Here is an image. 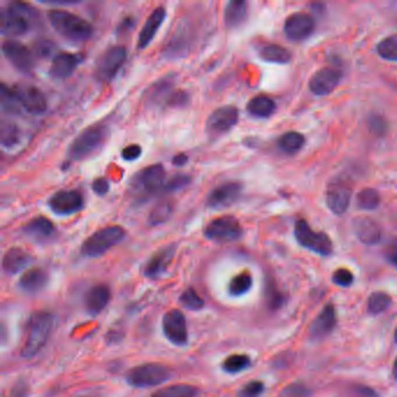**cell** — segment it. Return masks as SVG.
<instances>
[{
	"instance_id": "obj_7",
	"label": "cell",
	"mask_w": 397,
	"mask_h": 397,
	"mask_svg": "<svg viewBox=\"0 0 397 397\" xmlns=\"http://www.w3.org/2000/svg\"><path fill=\"white\" fill-rule=\"evenodd\" d=\"M127 58V51L122 46H115L106 49L97 58L93 75L100 83H109L122 69Z\"/></svg>"
},
{
	"instance_id": "obj_4",
	"label": "cell",
	"mask_w": 397,
	"mask_h": 397,
	"mask_svg": "<svg viewBox=\"0 0 397 397\" xmlns=\"http://www.w3.org/2000/svg\"><path fill=\"white\" fill-rule=\"evenodd\" d=\"M166 170L162 164H152L139 171L129 183L133 198L138 203L147 202L159 192L164 191Z\"/></svg>"
},
{
	"instance_id": "obj_11",
	"label": "cell",
	"mask_w": 397,
	"mask_h": 397,
	"mask_svg": "<svg viewBox=\"0 0 397 397\" xmlns=\"http://www.w3.org/2000/svg\"><path fill=\"white\" fill-rule=\"evenodd\" d=\"M1 51L7 61L23 74H31L36 65V55L27 46L16 40H5Z\"/></svg>"
},
{
	"instance_id": "obj_34",
	"label": "cell",
	"mask_w": 397,
	"mask_h": 397,
	"mask_svg": "<svg viewBox=\"0 0 397 397\" xmlns=\"http://www.w3.org/2000/svg\"><path fill=\"white\" fill-rule=\"evenodd\" d=\"M197 388L190 384H173L169 387L161 388L152 397H197Z\"/></svg>"
},
{
	"instance_id": "obj_6",
	"label": "cell",
	"mask_w": 397,
	"mask_h": 397,
	"mask_svg": "<svg viewBox=\"0 0 397 397\" xmlns=\"http://www.w3.org/2000/svg\"><path fill=\"white\" fill-rule=\"evenodd\" d=\"M125 235L126 231L122 226H107L91 234L87 240L84 241L80 252L87 258H98L104 255L115 245L122 243Z\"/></svg>"
},
{
	"instance_id": "obj_8",
	"label": "cell",
	"mask_w": 397,
	"mask_h": 397,
	"mask_svg": "<svg viewBox=\"0 0 397 397\" xmlns=\"http://www.w3.org/2000/svg\"><path fill=\"white\" fill-rule=\"evenodd\" d=\"M295 237L300 245L320 255L332 253V241L324 232H316L309 226L305 219H300L295 224Z\"/></svg>"
},
{
	"instance_id": "obj_52",
	"label": "cell",
	"mask_w": 397,
	"mask_h": 397,
	"mask_svg": "<svg viewBox=\"0 0 397 397\" xmlns=\"http://www.w3.org/2000/svg\"><path fill=\"white\" fill-rule=\"evenodd\" d=\"M389 259H391V263L397 268V246L395 247L394 250H391V254H389Z\"/></svg>"
},
{
	"instance_id": "obj_49",
	"label": "cell",
	"mask_w": 397,
	"mask_h": 397,
	"mask_svg": "<svg viewBox=\"0 0 397 397\" xmlns=\"http://www.w3.org/2000/svg\"><path fill=\"white\" fill-rule=\"evenodd\" d=\"M91 188H92L93 192L97 194V195L104 196L109 192L110 183L109 181L104 179V177H98V179L93 181Z\"/></svg>"
},
{
	"instance_id": "obj_41",
	"label": "cell",
	"mask_w": 397,
	"mask_h": 397,
	"mask_svg": "<svg viewBox=\"0 0 397 397\" xmlns=\"http://www.w3.org/2000/svg\"><path fill=\"white\" fill-rule=\"evenodd\" d=\"M389 305H391V297L384 292H373L367 302L369 312L374 314H381Z\"/></svg>"
},
{
	"instance_id": "obj_54",
	"label": "cell",
	"mask_w": 397,
	"mask_h": 397,
	"mask_svg": "<svg viewBox=\"0 0 397 397\" xmlns=\"http://www.w3.org/2000/svg\"><path fill=\"white\" fill-rule=\"evenodd\" d=\"M394 338H395V342H396L397 343V327H396V330H395Z\"/></svg>"
},
{
	"instance_id": "obj_37",
	"label": "cell",
	"mask_w": 397,
	"mask_h": 397,
	"mask_svg": "<svg viewBox=\"0 0 397 397\" xmlns=\"http://www.w3.org/2000/svg\"><path fill=\"white\" fill-rule=\"evenodd\" d=\"M356 202H358L359 208L362 210H366V211L374 210L380 204V195L376 190L367 188V189L359 192L356 196Z\"/></svg>"
},
{
	"instance_id": "obj_51",
	"label": "cell",
	"mask_w": 397,
	"mask_h": 397,
	"mask_svg": "<svg viewBox=\"0 0 397 397\" xmlns=\"http://www.w3.org/2000/svg\"><path fill=\"white\" fill-rule=\"evenodd\" d=\"M42 3L51 4V5H55V6H58V5L71 6V5H76V4H78V1H58V0H55V1H42Z\"/></svg>"
},
{
	"instance_id": "obj_24",
	"label": "cell",
	"mask_w": 397,
	"mask_h": 397,
	"mask_svg": "<svg viewBox=\"0 0 397 397\" xmlns=\"http://www.w3.org/2000/svg\"><path fill=\"white\" fill-rule=\"evenodd\" d=\"M174 254H175V248L173 246L166 247L160 252H157L144 268V275L151 279L162 275L171 263Z\"/></svg>"
},
{
	"instance_id": "obj_18",
	"label": "cell",
	"mask_w": 397,
	"mask_h": 397,
	"mask_svg": "<svg viewBox=\"0 0 397 397\" xmlns=\"http://www.w3.org/2000/svg\"><path fill=\"white\" fill-rule=\"evenodd\" d=\"M342 73L332 67L323 68L311 77L309 88L317 96H327L339 84Z\"/></svg>"
},
{
	"instance_id": "obj_47",
	"label": "cell",
	"mask_w": 397,
	"mask_h": 397,
	"mask_svg": "<svg viewBox=\"0 0 397 397\" xmlns=\"http://www.w3.org/2000/svg\"><path fill=\"white\" fill-rule=\"evenodd\" d=\"M332 281L340 287H349L353 283V274L349 269H338L332 276Z\"/></svg>"
},
{
	"instance_id": "obj_10",
	"label": "cell",
	"mask_w": 397,
	"mask_h": 397,
	"mask_svg": "<svg viewBox=\"0 0 397 397\" xmlns=\"http://www.w3.org/2000/svg\"><path fill=\"white\" fill-rule=\"evenodd\" d=\"M204 235L208 240L230 243L238 240L243 235V228L237 218L233 216H223L216 218L206 225Z\"/></svg>"
},
{
	"instance_id": "obj_38",
	"label": "cell",
	"mask_w": 397,
	"mask_h": 397,
	"mask_svg": "<svg viewBox=\"0 0 397 397\" xmlns=\"http://www.w3.org/2000/svg\"><path fill=\"white\" fill-rule=\"evenodd\" d=\"M173 204L168 202V201L157 204V206L152 210L151 213H149V217H148L149 224L153 225V226H155V225L164 224V223H166V221L169 219L171 213H173Z\"/></svg>"
},
{
	"instance_id": "obj_31",
	"label": "cell",
	"mask_w": 397,
	"mask_h": 397,
	"mask_svg": "<svg viewBox=\"0 0 397 397\" xmlns=\"http://www.w3.org/2000/svg\"><path fill=\"white\" fill-rule=\"evenodd\" d=\"M260 58L272 63H288L292 60V53L279 45H263L259 49Z\"/></svg>"
},
{
	"instance_id": "obj_19",
	"label": "cell",
	"mask_w": 397,
	"mask_h": 397,
	"mask_svg": "<svg viewBox=\"0 0 397 397\" xmlns=\"http://www.w3.org/2000/svg\"><path fill=\"white\" fill-rule=\"evenodd\" d=\"M82 61H83L82 54L65 53V51L58 53L51 61L49 75L54 80H65L73 75Z\"/></svg>"
},
{
	"instance_id": "obj_43",
	"label": "cell",
	"mask_w": 397,
	"mask_h": 397,
	"mask_svg": "<svg viewBox=\"0 0 397 397\" xmlns=\"http://www.w3.org/2000/svg\"><path fill=\"white\" fill-rule=\"evenodd\" d=\"M191 181V177L186 174H176L174 176L170 177L168 181H166L164 184V191L162 192H175L179 190L186 188Z\"/></svg>"
},
{
	"instance_id": "obj_3",
	"label": "cell",
	"mask_w": 397,
	"mask_h": 397,
	"mask_svg": "<svg viewBox=\"0 0 397 397\" xmlns=\"http://www.w3.org/2000/svg\"><path fill=\"white\" fill-rule=\"evenodd\" d=\"M48 20L53 28L69 41H88L92 36L91 23L74 13L53 9L48 12Z\"/></svg>"
},
{
	"instance_id": "obj_5",
	"label": "cell",
	"mask_w": 397,
	"mask_h": 397,
	"mask_svg": "<svg viewBox=\"0 0 397 397\" xmlns=\"http://www.w3.org/2000/svg\"><path fill=\"white\" fill-rule=\"evenodd\" d=\"M36 21V9L26 3H12L0 14V31L5 36H21Z\"/></svg>"
},
{
	"instance_id": "obj_53",
	"label": "cell",
	"mask_w": 397,
	"mask_h": 397,
	"mask_svg": "<svg viewBox=\"0 0 397 397\" xmlns=\"http://www.w3.org/2000/svg\"><path fill=\"white\" fill-rule=\"evenodd\" d=\"M393 373H394L395 379H397V358L396 360H395L394 369H393Z\"/></svg>"
},
{
	"instance_id": "obj_40",
	"label": "cell",
	"mask_w": 397,
	"mask_h": 397,
	"mask_svg": "<svg viewBox=\"0 0 397 397\" xmlns=\"http://www.w3.org/2000/svg\"><path fill=\"white\" fill-rule=\"evenodd\" d=\"M378 53L388 61H397V36H388L378 45Z\"/></svg>"
},
{
	"instance_id": "obj_20",
	"label": "cell",
	"mask_w": 397,
	"mask_h": 397,
	"mask_svg": "<svg viewBox=\"0 0 397 397\" xmlns=\"http://www.w3.org/2000/svg\"><path fill=\"white\" fill-rule=\"evenodd\" d=\"M352 196V190L344 183H333L329 186L327 203L331 211L336 215H343L347 210Z\"/></svg>"
},
{
	"instance_id": "obj_14",
	"label": "cell",
	"mask_w": 397,
	"mask_h": 397,
	"mask_svg": "<svg viewBox=\"0 0 397 397\" xmlns=\"http://www.w3.org/2000/svg\"><path fill=\"white\" fill-rule=\"evenodd\" d=\"M241 192H243L241 183H223L208 194L206 205L208 208H215V210L228 208L240 198Z\"/></svg>"
},
{
	"instance_id": "obj_39",
	"label": "cell",
	"mask_w": 397,
	"mask_h": 397,
	"mask_svg": "<svg viewBox=\"0 0 397 397\" xmlns=\"http://www.w3.org/2000/svg\"><path fill=\"white\" fill-rule=\"evenodd\" d=\"M250 356H245V354H233L225 360L223 369L225 371L233 374V373L245 371L247 367H250Z\"/></svg>"
},
{
	"instance_id": "obj_15",
	"label": "cell",
	"mask_w": 397,
	"mask_h": 397,
	"mask_svg": "<svg viewBox=\"0 0 397 397\" xmlns=\"http://www.w3.org/2000/svg\"><path fill=\"white\" fill-rule=\"evenodd\" d=\"M16 91L18 100H19L21 109L29 115H43L47 111L48 104L46 100L45 95L32 85H20L13 88Z\"/></svg>"
},
{
	"instance_id": "obj_35",
	"label": "cell",
	"mask_w": 397,
	"mask_h": 397,
	"mask_svg": "<svg viewBox=\"0 0 397 397\" xmlns=\"http://www.w3.org/2000/svg\"><path fill=\"white\" fill-rule=\"evenodd\" d=\"M305 139L298 132H288L282 135L279 140V146L282 151L287 154H295L301 151L305 146Z\"/></svg>"
},
{
	"instance_id": "obj_42",
	"label": "cell",
	"mask_w": 397,
	"mask_h": 397,
	"mask_svg": "<svg viewBox=\"0 0 397 397\" xmlns=\"http://www.w3.org/2000/svg\"><path fill=\"white\" fill-rule=\"evenodd\" d=\"M181 302L189 310H199L204 307L203 298L199 296L195 289L192 288L186 289V292H183L181 296Z\"/></svg>"
},
{
	"instance_id": "obj_28",
	"label": "cell",
	"mask_w": 397,
	"mask_h": 397,
	"mask_svg": "<svg viewBox=\"0 0 397 397\" xmlns=\"http://www.w3.org/2000/svg\"><path fill=\"white\" fill-rule=\"evenodd\" d=\"M356 235L359 239L367 245H374L381 239V231L378 224L369 218H358L354 221Z\"/></svg>"
},
{
	"instance_id": "obj_9",
	"label": "cell",
	"mask_w": 397,
	"mask_h": 397,
	"mask_svg": "<svg viewBox=\"0 0 397 397\" xmlns=\"http://www.w3.org/2000/svg\"><path fill=\"white\" fill-rule=\"evenodd\" d=\"M170 376L169 369L161 364H144L128 371V383L137 388L157 387Z\"/></svg>"
},
{
	"instance_id": "obj_30",
	"label": "cell",
	"mask_w": 397,
	"mask_h": 397,
	"mask_svg": "<svg viewBox=\"0 0 397 397\" xmlns=\"http://www.w3.org/2000/svg\"><path fill=\"white\" fill-rule=\"evenodd\" d=\"M275 110V102L266 95L255 96L247 104V111L256 118H268Z\"/></svg>"
},
{
	"instance_id": "obj_50",
	"label": "cell",
	"mask_w": 397,
	"mask_h": 397,
	"mask_svg": "<svg viewBox=\"0 0 397 397\" xmlns=\"http://www.w3.org/2000/svg\"><path fill=\"white\" fill-rule=\"evenodd\" d=\"M188 162V157L186 154H177L173 159V164L175 166H183Z\"/></svg>"
},
{
	"instance_id": "obj_44",
	"label": "cell",
	"mask_w": 397,
	"mask_h": 397,
	"mask_svg": "<svg viewBox=\"0 0 397 397\" xmlns=\"http://www.w3.org/2000/svg\"><path fill=\"white\" fill-rule=\"evenodd\" d=\"M33 53L36 56L40 58H48L51 56L54 58L55 55V45L51 40H46V38H42V40H38L36 42L34 45V48H33Z\"/></svg>"
},
{
	"instance_id": "obj_48",
	"label": "cell",
	"mask_w": 397,
	"mask_h": 397,
	"mask_svg": "<svg viewBox=\"0 0 397 397\" xmlns=\"http://www.w3.org/2000/svg\"><path fill=\"white\" fill-rule=\"evenodd\" d=\"M142 153L140 146L137 144L126 146L122 151V157L125 161H135Z\"/></svg>"
},
{
	"instance_id": "obj_2",
	"label": "cell",
	"mask_w": 397,
	"mask_h": 397,
	"mask_svg": "<svg viewBox=\"0 0 397 397\" xmlns=\"http://www.w3.org/2000/svg\"><path fill=\"white\" fill-rule=\"evenodd\" d=\"M109 135V127L102 122H97L95 125L85 128L77 135L68 148V160H85L96 154L105 144Z\"/></svg>"
},
{
	"instance_id": "obj_27",
	"label": "cell",
	"mask_w": 397,
	"mask_h": 397,
	"mask_svg": "<svg viewBox=\"0 0 397 397\" xmlns=\"http://www.w3.org/2000/svg\"><path fill=\"white\" fill-rule=\"evenodd\" d=\"M31 261V256L26 250L14 247L7 250L3 258L4 272L11 275L21 272Z\"/></svg>"
},
{
	"instance_id": "obj_22",
	"label": "cell",
	"mask_w": 397,
	"mask_h": 397,
	"mask_svg": "<svg viewBox=\"0 0 397 397\" xmlns=\"http://www.w3.org/2000/svg\"><path fill=\"white\" fill-rule=\"evenodd\" d=\"M337 314L334 307L327 305L320 311L316 319L311 324L310 333L314 339H322L329 336L336 327Z\"/></svg>"
},
{
	"instance_id": "obj_12",
	"label": "cell",
	"mask_w": 397,
	"mask_h": 397,
	"mask_svg": "<svg viewBox=\"0 0 397 397\" xmlns=\"http://www.w3.org/2000/svg\"><path fill=\"white\" fill-rule=\"evenodd\" d=\"M48 206L56 215H74L83 208V196L77 190H60L48 199Z\"/></svg>"
},
{
	"instance_id": "obj_13",
	"label": "cell",
	"mask_w": 397,
	"mask_h": 397,
	"mask_svg": "<svg viewBox=\"0 0 397 397\" xmlns=\"http://www.w3.org/2000/svg\"><path fill=\"white\" fill-rule=\"evenodd\" d=\"M239 110L233 105L221 106L208 115L206 131L212 134H223L237 125Z\"/></svg>"
},
{
	"instance_id": "obj_36",
	"label": "cell",
	"mask_w": 397,
	"mask_h": 397,
	"mask_svg": "<svg viewBox=\"0 0 397 397\" xmlns=\"http://www.w3.org/2000/svg\"><path fill=\"white\" fill-rule=\"evenodd\" d=\"M252 283H253V280H252L250 272H241L231 280L228 292L233 296H241L252 288Z\"/></svg>"
},
{
	"instance_id": "obj_46",
	"label": "cell",
	"mask_w": 397,
	"mask_h": 397,
	"mask_svg": "<svg viewBox=\"0 0 397 397\" xmlns=\"http://www.w3.org/2000/svg\"><path fill=\"white\" fill-rule=\"evenodd\" d=\"M263 389L265 387L263 382L252 381L243 386L238 395L239 397H260V395L263 393Z\"/></svg>"
},
{
	"instance_id": "obj_26",
	"label": "cell",
	"mask_w": 397,
	"mask_h": 397,
	"mask_svg": "<svg viewBox=\"0 0 397 397\" xmlns=\"http://www.w3.org/2000/svg\"><path fill=\"white\" fill-rule=\"evenodd\" d=\"M248 5L243 0H232L224 10V23L228 28H237L246 21Z\"/></svg>"
},
{
	"instance_id": "obj_32",
	"label": "cell",
	"mask_w": 397,
	"mask_h": 397,
	"mask_svg": "<svg viewBox=\"0 0 397 397\" xmlns=\"http://www.w3.org/2000/svg\"><path fill=\"white\" fill-rule=\"evenodd\" d=\"M0 106L1 111L9 115H19L23 111L14 89L4 83L0 85Z\"/></svg>"
},
{
	"instance_id": "obj_23",
	"label": "cell",
	"mask_w": 397,
	"mask_h": 397,
	"mask_svg": "<svg viewBox=\"0 0 397 397\" xmlns=\"http://www.w3.org/2000/svg\"><path fill=\"white\" fill-rule=\"evenodd\" d=\"M23 233L34 240H48L49 238L54 235L55 226L48 218L40 216V217L33 218L23 226Z\"/></svg>"
},
{
	"instance_id": "obj_17",
	"label": "cell",
	"mask_w": 397,
	"mask_h": 397,
	"mask_svg": "<svg viewBox=\"0 0 397 397\" xmlns=\"http://www.w3.org/2000/svg\"><path fill=\"white\" fill-rule=\"evenodd\" d=\"M314 31V20L307 13H294L285 20V33L292 41H303Z\"/></svg>"
},
{
	"instance_id": "obj_1",
	"label": "cell",
	"mask_w": 397,
	"mask_h": 397,
	"mask_svg": "<svg viewBox=\"0 0 397 397\" xmlns=\"http://www.w3.org/2000/svg\"><path fill=\"white\" fill-rule=\"evenodd\" d=\"M54 318L51 312L38 311L29 317L26 324L25 338H23L21 356L32 359L41 352V349L48 343Z\"/></svg>"
},
{
	"instance_id": "obj_45",
	"label": "cell",
	"mask_w": 397,
	"mask_h": 397,
	"mask_svg": "<svg viewBox=\"0 0 397 397\" xmlns=\"http://www.w3.org/2000/svg\"><path fill=\"white\" fill-rule=\"evenodd\" d=\"M310 391L301 383L290 384L282 391L279 397H309Z\"/></svg>"
},
{
	"instance_id": "obj_29",
	"label": "cell",
	"mask_w": 397,
	"mask_h": 397,
	"mask_svg": "<svg viewBox=\"0 0 397 397\" xmlns=\"http://www.w3.org/2000/svg\"><path fill=\"white\" fill-rule=\"evenodd\" d=\"M47 281H48V275L43 269L33 268L23 272L19 285L20 288L26 292L34 294V292H41L47 285Z\"/></svg>"
},
{
	"instance_id": "obj_16",
	"label": "cell",
	"mask_w": 397,
	"mask_h": 397,
	"mask_svg": "<svg viewBox=\"0 0 397 397\" xmlns=\"http://www.w3.org/2000/svg\"><path fill=\"white\" fill-rule=\"evenodd\" d=\"M162 327L166 338L175 345L183 346L188 343V329L184 314L176 309L164 314Z\"/></svg>"
},
{
	"instance_id": "obj_33",
	"label": "cell",
	"mask_w": 397,
	"mask_h": 397,
	"mask_svg": "<svg viewBox=\"0 0 397 397\" xmlns=\"http://www.w3.org/2000/svg\"><path fill=\"white\" fill-rule=\"evenodd\" d=\"M21 140L19 126L12 122L1 120L0 124V144L4 148L16 147Z\"/></svg>"
},
{
	"instance_id": "obj_21",
	"label": "cell",
	"mask_w": 397,
	"mask_h": 397,
	"mask_svg": "<svg viewBox=\"0 0 397 397\" xmlns=\"http://www.w3.org/2000/svg\"><path fill=\"white\" fill-rule=\"evenodd\" d=\"M166 19V10L164 7H157L151 16H148L146 23L142 26L141 32L139 33L138 48H147V46L153 41V38L157 36V31L160 29L161 26Z\"/></svg>"
},
{
	"instance_id": "obj_25",
	"label": "cell",
	"mask_w": 397,
	"mask_h": 397,
	"mask_svg": "<svg viewBox=\"0 0 397 397\" xmlns=\"http://www.w3.org/2000/svg\"><path fill=\"white\" fill-rule=\"evenodd\" d=\"M111 300V292L105 285H98L90 289L85 297V307L90 314H100V311L105 309Z\"/></svg>"
}]
</instances>
